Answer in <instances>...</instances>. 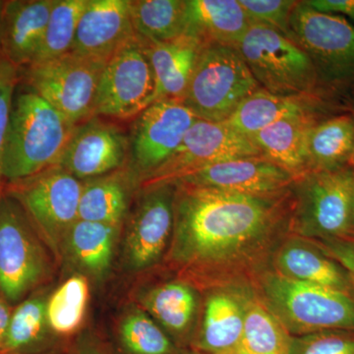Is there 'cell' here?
Masks as SVG:
<instances>
[{
    "instance_id": "cell-29",
    "label": "cell",
    "mask_w": 354,
    "mask_h": 354,
    "mask_svg": "<svg viewBox=\"0 0 354 354\" xmlns=\"http://www.w3.org/2000/svg\"><path fill=\"white\" fill-rule=\"evenodd\" d=\"M145 305L167 332L181 337L192 327L198 310V297L187 283L171 281L151 290Z\"/></svg>"
},
{
    "instance_id": "cell-13",
    "label": "cell",
    "mask_w": 354,
    "mask_h": 354,
    "mask_svg": "<svg viewBox=\"0 0 354 354\" xmlns=\"http://www.w3.org/2000/svg\"><path fill=\"white\" fill-rule=\"evenodd\" d=\"M198 120L179 100L151 104L135 118L129 137V162L140 176H150L178 148Z\"/></svg>"
},
{
    "instance_id": "cell-8",
    "label": "cell",
    "mask_w": 354,
    "mask_h": 354,
    "mask_svg": "<svg viewBox=\"0 0 354 354\" xmlns=\"http://www.w3.org/2000/svg\"><path fill=\"white\" fill-rule=\"evenodd\" d=\"M288 38L308 55L319 83L330 88L354 84V25L346 18L319 12L298 1Z\"/></svg>"
},
{
    "instance_id": "cell-1",
    "label": "cell",
    "mask_w": 354,
    "mask_h": 354,
    "mask_svg": "<svg viewBox=\"0 0 354 354\" xmlns=\"http://www.w3.org/2000/svg\"><path fill=\"white\" fill-rule=\"evenodd\" d=\"M174 185L171 257L204 272H230L259 257L292 208L288 192L261 196Z\"/></svg>"
},
{
    "instance_id": "cell-14",
    "label": "cell",
    "mask_w": 354,
    "mask_h": 354,
    "mask_svg": "<svg viewBox=\"0 0 354 354\" xmlns=\"http://www.w3.org/2000/svg\"><path fill=\"white\" fill-rule=\"evenodd\" d=\"M172 183L147 186L130 220L125 254L134 270L152 267L162 258L174 225Z\"/></svg>"
},
{
    "instance_id": "cell-37",
    "label": "cell",
    "mask_w": 354,
    "mask_h": 354,
    "mask_svg": "<svg viewBox=\"0 0 354 354\" xmlns=\"http://www.w3.org/2000/svg\"><path fill=\"white\" fill-rule=\"evenodd\" d=\"M19 83L20 69L0 55V187L2 156L10 122L14 95Z\"/></svg>"
},
{
    "instance_id": "cell-3",
    "label": "cell",
    "mask_w": 354,
    "mask_h": 354,
    "mask_svg": "<svg viewBox=\"0 0 354 354\" xmlns=\"http://www.w3.org/2000/svg\"><path fill=\"white\" fill-rule=\"evenodd\" d=\"M259 290L261 301L291 335L327 330L354 332V297L348 293L274 271L260 277Z\"/></svg>"
},
{
    "instance_id": "cell-9",
    "label": "cell",
    "mask_w": 354,
    "mask_h": 354,
    "mask_svg": "<svg viewBox=\"0 0 354 354\" xmlns=\"http://www.w3.org/2000/svg\"><path fill=\"white\" fill-rule=\"evenodd\" d=\"M9 184L6 195L19 203L32 225L57 252L78 220L82 181L57 165Z\"/></svg>"
},
{
    "instance_id": "cell-35",
    "label": "cell",
    "mask_w": 354,
    "mask_h": 354,
    "mask_svg": "<svg viewBox=\"0 0 354 354\" xmlns=\"http://www.w3.org/2000/svg\"><path fill=\"white\" fill-rule=\"evenodd\" d=\"M288 354H354V332L327 330L292 335Z\"/></svg>"
},
{
    "instance_id": "cell-20",
    "label": "cell",
    "mask_w": 354,
    "mask_h": 354,
    "mask_svg": "<svg viewBox=\"0 0 354 354\" xmlns=\"http://www.w3.org/2000/svg\"><path fill=\"white\" fill-rule=\"evenodd\" d=\"M139 39L155 78L153 102L162 100L183 101L200 55L206 46L186 35L162 43Z\"/></svg>"
},
{
    "instance_id": "cell-6",
    "label": "cell",
    "mask_w": 354,
    "mask_h": 354,
    "mask_svg": "<svg viewBox=\"0 0 354 354\" xmlns=\"http://www.w3.org/2000/svg\"><path fill=\"white\" fill-rule=\"evenodd\" d=\"M261 90L235 48L206 46L183 102L200 120L225 122L244 100Z\"/></svg>"
},
{
    "instance_id": "cell-32",
    "label": "cell",
    "mask_w": 354,
    "mask_h": 354,
    "mask_svg": "<svg viewBox=\"0 0 354 354\" xmlns=\"http://www.w3.org/2000/svg\"><path fill=\"white\" fill-rule=\"evenodd\" d=\"M88 285L82 276H74L55 290L46 304L48 327L55 334L68 335L80 327L87 309Z\"/></svg>"
},
{
    "instance_id": "cell-39",
    "label": "cell",
    "mask_w": 354,
    "mask_h": 354,
    "mask_svg": "<svg viewBox=\"0 0 354 354\" xmlns=\"http://www.w3.org/2000/svg\"><path fill=\"white\" fill-rule=\"evenodd\" d=\"M306 6L319 12L348 17L354 22V0H308Z\"/></svg>"
},
{
    "instance_id": "cell-34",
    "label": "cell",
    "mask_w": 354,
    "mask_h": 354,
    "mask_svg": "<svg viewBox=\"0 0 354 354\" xmlns=\"http://www.w3.org/2000/svg\"><path fill=\"white\" fill-rule=\"evenodd\" d=\"M120 337L128 354H176L171 337L143 312H134L123 320Z\"/></svg>"
},
{
    "instance_id": "cell-30",
    "label": "cell",
    "mask_w": 354,
    "mask_h": 354,
    "mask_svg": "<svg viewBox=\"0 0 354 354\" xmlns=\"http://www.w3.org/2000/svg\"><path fill=\"white\" fill-rule=\"evenodd\" d=\"M185 3L186 0H129L135 34L149 43L181 36Z\"/></svg>"
},
{
    "instance_id": "cell-23",
    "label": "cell",
    "mask_w": 354,
    "mask_h": 354,
    "mask_svg": "<svg viewBox=\"0 0 354 354\" xmlns=\"http://www.w3.org/2000/svg\"><path fill=\"white\" fill-rule=\"evenodd\" d=\"M317 120L312 113L277 121L251 137L266 158L295 176L307 169V142Z\"/></svg>"
},
{
    "instance_id": "cell-38",
    "label": "cell",
    "mask_w": 354,
    "mask_h": 354,
    "mask_svg": "<svg viewBox=\"0 0 354 354\" xmlns=\"http://www.w3.org/2000/svg\"><path fill=\"white\" fill-rule=\"evenodd\" d=\"M319 248L337 261L348 272L354 283V239L313 241Z\"/></svg>"
},
{
    "instance_id": "cell-10",
    "label": "cell",
    "mask_w": 354,
    "mask_h": 354,
    "mask_svg": "<svg viewBox=\"0 0 354 354\" xmlns=\"http://www.w3.org/2000/svg\"><path fill=\"white\" fill-rule=\"evenodd\" d=\"M46 252L19 203L0 197V292L18 301L48 272Z\"/></svg>"
},
{
    "instance_id": "cell-16",
    "label": "cell",
    "mask_w": 354,
    "mask_h": 354,
    "mask_svg": "<svg viewBox=\"0 0 354 354\" xmlns=\"http://www.w3.org/2000/svg\"><path fill=\"white\" fill-rule=\"evenodd\" d=\"M129 160V137L97 116L76 127L57 165L79 180L106 176Z\"/></svg>"
},
{
    "instance_id": "cell-19",
    "label": "cell",
    "mask_w": 354,
    "mask_h": 354,
    "mask_svg": "<svg viewBox=\"0 0 354 354\" xmlns=\"http://www.w3.org/2000/svg\"><path fill=\"white\" fill-rule=\"evenodd\" d=\"M274 272L286 278L342 291L354 297L348 272L311 239L291 236L274 252Z\"/></svg>"
},
{
    "instance_id": "cell-11",
    "label": "cell",
    "mask_w": 354,
    "mask_h": 354,
    "mask_svg": "<svg viewBox=\"0 0 354 354\" xmlns=\"http://www.w3.org/2000/svg\"><path fill=\"white\" fill-rule=\"evenodd\" d=\"M155 78L143 44L135 37L114 53L102 71L95 116L137 118L153 102Z\"/></svg>"
},
{
    "instance_id": "cell-17",
    "label": "cell",
    "mask_w": 354,
    "mask_h": 354,
    "mask_svg": "<svg viewBox=\"0 0 354 354\" xmlns=\"http://www.w3.org/2000/svg\"><path fill=\"white\" fill-rule=\"evenodd\" d=\"M135 37L129 0H88L70 51L108 64Z\"/></svg>"
},
{
    "instance_id": "cell-36",
    "label": "cell",
    "mask_w": 354,
    "mask_h": 354,
    "mask_svg": "<svg viewBox=\"0 0 354 354\" xmlns=\"http://www.w3.org/2000/svg\"><path fill=\"white\" fill-rule=\"evenodd\" d=\"M251 23L270 26L288 37L290 19L298 1L293 0H239Z\"/></svg>"
},
{
    "instance_id": "cell-26",
    "label": "cell",
    "mask_w": 354,
    "mask_h": 354,
    "mask_svg": "<svg viewBox=\"0 0 354 354\" xmlns=\"http://www.w3.org/2000/svg\"><path fill=\"white\" fill-rule=\"evenodd\" d=\"M127 178V172L118 169L83 183L79 220L120 227L129 203Z\"/></svg>"
},
{
    "instance_id": "cell-41",
    "label": "cell",
    "mask_w": 354,
    "mask_h": 354,
    "mask_svg": "<svg viewBox=\"0 0 354 354\" xmlns=\"http://www.w3.org/2000/svg\"><path fill=\"white\" fill-rule=\"evenodd\" d=\"M11 314L6 302L0 298V349L3 346Z\"/></svg>"
},
{
    "instance_id": "cell-44",
    "label": "cell",
    "mask_w": 354,
    "mask_h": 354,
    "mask_svg": "<svg viewBox=\"0 0 354 354\" xmlns=\"http://www.w3.org/2000/svg\"><path fill=\"white\" fill-rule=\"evenodd\" d=\"M191 354H196V353H191Z\"/></svg>"
},
{
    "instance_id": "cell-42",
    "label": "cell",
    "mask_w": 354,
    "mask_h": 354,
    "mask_svg": "<svg viewBox=\"0 0 354 354\" xmlns=\"http://www.w3.org/2000/svg\"><path fill=\"white\" fill-rule=\"evenodd\" d=\"M346 167H348V169H351V171L354 172V147L353 152H351V156H349L348 165H346Z\"/></svg>"
},
{
    "instance_id": "cell-22",
    "label": "cell",
    "mask_w": 354,
    "mask_h": 354,
    "mask_svg": "<svg viewBox=\"0 0 354 354\" xmlns=\"http://www.w3.org/2000/svg\"><path fill=\"white\" fill-rule=\"evenodd\" d=\"M245 306L243 292L218 290L205 305L201 328L193 342L196 354H232L241 342Z\"/></svg>"
},
{
    "instance_id": "cell-43",
    "label": "cell",
    "mask_w": 354,
    "mask_h": 354,
    "mask_svg": "<svg viewBox=\"0 0 354 354\" xmlns=\"http://www.w3.org/2000/svg\"><path fill=\"white\" fill-rule=\"evenodd\" d=\"M353 239H354V192H353Z\"/></svg>"
},
{
    "instance_id": "cell-24",
    "label": "cell",
    "mask_w": 354,
    "mask_h": 354,
    "mask_svg": "<svg viewBox=\"0 0 354 354\" xmlns=\"http://www.w3.org/2000/svg\"><path fill=\"white\" fill-rule=\"evenodd\" d=\"M314 97H288L261 90L249 95L239 104L225 124L251 137L277 121L298 114L311 113Z\"/></svg>"
},
{
    "instance_id": "cell-31",
    "label": "cell",
    "mask_w": 354,
    "mask_h": 354,
    "mask_svg": "<svg viewBox=\"0 0 354 354\" xmlns=\"http://www.w3.org/2000/svg\"><path fill=\"white\" fill-rule=\"evenodd\" d=\"M46 304L43 298L34 297L16 308L0 354H32L41 348L48 326Z\"/></svg>"
},
{
    "instance_id": "cell-25",
    "label": "cell",
    "mask_w": 354,
    "mask_h": 354,
    "mask_svg": "<svg viewBox=\"0 0 354 354\" xmlns=\"http://www.w3.org/2000/svg\"><path fill=\"white\" fill-rule=\"evenodd\" d=\"M354 147V114L317 121L307 142V169L332 171L348 165Z\"/></svg>"
},
{
    "instance_id": "cell-18",
    "label": "cell",
    "mask_w": 354,
    "mask_h": 354,
    "mask_svg": "<svg viewBox=\"0 0 354 354\" xmlns=\"http://www.w3.org/2000/svg\"><path fill=\"white\" fill-rule=\"evenodd\" d=\"M55 0L0 2V55L19 69L34 64Z\"/></svg>"
},
{
    "instance_id": "cell-33",
    "label": "cell",
    "mask_w": 354,
    "mask_h": 354,
    "mask_svg": "<svg viewBox=\"0 0 354 354\" xmlns=\"http://www.w3.org/2000/svg\"><path fill=\"white\" fill-rule=\"evenodd\" d=\"M88 3V0H55L34 64L62 57L71 50L79 21Z\"/></svg>"
},
{
    "instance_id": "cell-27",
    "label": "cell",
    "mask_w": 354,
    "mask_h": 354,
    "mask_svg": "<svg viewBox=\"0 0 354 354\" xmlns=\"http://www.w3.org/2000/svg\"><path fill=\"white\" fill-rule=\"evenodd\" d=\"M243 332L232 354H288L292 335L259 298L250 292H243Z\"/></svg>"
},
{
    "instance_id": "cell-5",
    "label": "cell",
    "mask_w": 354,
    "mask_h": 354,
    "mask_svg": "<svg viewBox=\"0 0 354 354\" xmlns=\"http://www.w3.org/2000/svg\"><path fill=\"white\" fill-rule=\"evenodd\" d=\"M260 88L288 97H314L319 80L308 55L274 28L251 23L235 46Z\"/></svg>"
},
{
    "instance_id": "cell-21",
    "label": "cell",
    "mask_w": 354,
    "mask_h": 354,
    "mask_svg": "<svg viewBox=\"0 0 354 354\" xmlns=\"http://www.w3.org/2000/svg\"><path fill=\"white\" fill-rule=\"evenodd\" d=\"M250 25L239 0H186L183 35L205 46L235 48Z\"/></svg>"
},
{
    "instance_id": "cell-2",
    "label": "cell",
    "mask_w": 354,
    "mask_h": 354,
    "mask_svg": "<svg viewBox=\"0 0 354 354\" xmlns=\"http://www.w3.org/2000/svg\"><path fill=\"white\" fill-rule=\"evenodd\" d=\"M77 127L30 88H17L2 156L1 178L14 183L57 165Z\"/></svg>"
},
{
    "instance_id": "cell-15",
    "label": "cell",
    "mask_w": 354,
    "mask_h": 354,
    "mask_svg": "<svg viewBox=\"0 0 354 354\" xmlns=\"http://www.w3.org/2000/svg\"><path fill=\"white\" fill-rule=\"evenodd\" d=\"M299 177L262 155L215 162L181 176L172 184L263 196L288 192Z\"/></svg>"
},
{
    "instance_id": "cell-40",
    "label": "cell",
    "mask_w": 354,
    "mask_h": 354,
    "mask_svg": "<svg viewBox=\"0 0 354 354\" xmlns=\"http://www.w3.org/2000/svg\"><path fill=\"white\" fill-rule=\"evenodd\" d=\"M70 354H109V353L97 339L83 337L76 342Z\"/></svg>"
},
{
    "instance_id": "cell-7",
    "label": "cell",
    "mask_w": 354,
    "mask_h": 354,
    "mask_svg": "<svg viewBox=\"0 0 354 354\" xmlns=\"http://www.w3.org/2000/svg\"><path fill=\"white\" fill-rule=\"evenodd\" d=\"M106 64L69 51L20 69V84L70 122L82 124L95 116V97Z\"/></svg>"
},
{
    "instance_id": "cell-12",
    "label": "cell",
    "mask_w": 354,
    "mask_h": 354,
    "mask_svg": "<svg viewBox=\"0 0 354 354\" xmlns=\"http://www.w3.org/2000/svg\"><path fill=\"white\" fill-rule=\"evenodd\" d=\"M262 155L252 140L225 122L198 118L171 158L144 178V185L172 183L191 171L215 162Z\"/></svg>"
},
{
    "instance_id": "cell-4",
    "label": "cell",
    "mask_w": 354,
    "mask_h": 354,
    "mask_svg": "<svg viewBox=\"0 0 354 354\" xmlns=\"http://www.w3.org/2000/svg\"><path fill=\"white\" fill-rule=\"evenodd\" d=\"M292 187L290 227L295 234L313 241L353 239L351 169L306 172Z\"/></svg>"
},
{
    "instance_id": "cell-28",
    "label": "cell",
    "mask_w": 354,
    "mask_h": 354,
    "mask_svg": "<svg viewBox=\"0 0 354 354\" xmlns=\"http://www.w3.org/2000/svg\"><path fill=\"white\" fill-rule=\"evenodd\" d=\"M118 227L78 218L65 239L77 264L97 278L104 276L113 261Z\"/></svg>"
}]
</instances>
